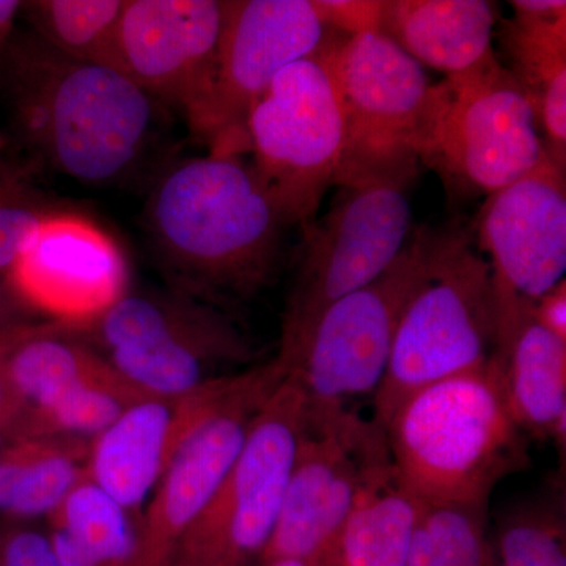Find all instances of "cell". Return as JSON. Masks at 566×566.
<instances>
[{"mask_svg": "<svg viewBox=\"0 0 566 566\" xmlns=\"http://www.w3.org/2000/svg\"><path fill=\"white\" fill-rule=\"evenodd\" d=\"M260 566H307L296 558H268V560H260Z\"/></svg>", "mask_w": 566, "mask_h": 566, "instance_id": "36", "label": "cell"}, {"mask_svg": "<svg viewBox=\"0 0 566 566\" xmlns=\"http://www.w3.org/2000/svg\"><path fill=\"white\" fill-rule=\"evenodd\" d=\"M147 398L114 367L63 394L41 409L22 412L13 438H69L93 441L133 405ZM10 439V441H11Z\"/></svg>", "mask_w": 566, "mask_h": 566, "instance_id": "26", "label": "cell"}, {"mask_svg": "<svg viewBox=\"0 0 566 566\" xmlns=\"http://www.w3.org/2000/svg\"><path fill=\"white\" fill-rule=\"evenodd\" d=\"M333 66L348 142L334 185L417 170L420 126L431 84L420 63L382 32L335 39Z\"/></svg>", "mask_w": 566, "mask_h": 566, "instance_id": "13", "label": "cell"}, {"mask_svg": "<svg viewBox=\"0 0 566 566\" xmlns=\"http://www.w3.org/2000/svg\"><path fill=\"white\" fill-rule=\"evenodd\" d=\"M22 10L20 0H0V63L17 35V20Z\"/></svg>", "mask_w": 566, "mask_h": 566, "instance_id": "34", "label": "cell"}, {"mask_svg": "<svg viewBox=\"0 0 566 566\" xmlns=\"http://www.w3.org/2000/svg\"><path fill=\"white\" fill-rule=\"evenodd\" d=\"M476 238L491 271L495 360L501 364L539 297L565 279V170L546 156L532 172L486 196L476 219Z\"/></svg>", "mask_w": 566, "mask_h": 566, "instance_id": "12", "label": "cell"}, {"mask_svg": "<svg viewBox=\"0 0 566 566\" xmlns=\"http://www.w3.org/2000/svg\"><path fill=\"white\" fill-rule=\"evenodd\" d=\"M144 227L169 286L226 308L270 285L290 223L251 163L210 153L164 170Z\"/></svg>", "mask_w": 566, "mask_h": 566, "instance_id": "2", "label": "cell"}, {"mask_svg": "<svg viewBox=\"0 0 566 566\" xmlns=\"http://www.w3.org/2000/svg\"><path fill=\"white\" fill-rule=\"evenodd\" d=\"M406 566H499L486 509L420 502Z\"/></svg>", "mask_w": 566, "mask_h": 566, "instance_id": "27", "label": "cell"}, {"mask_svg": "<svg viewBox=\"0 0 566 566\" xmlns=\"http://www.w3.org/2000/svg\"><path fill=\"white\" fill-rule=\"evenodd\" d=\"M305 395L292 379L253 417L237 460L196 523L172 566H251L277 523L305 420Z\"/></svg>", "mask_w": 566, "mask_h": 566, "instance_id": "10", "label": "cell"}, {"mask_svg": "<svg viewBox=\"0 0 566 566\" xmlns=\"http://www.w3.org/2000/svg\"><path fill=\"white\" fill-rule=\"evenodd\" d=\"M18 303L51 323L81 327L129 290L120 245L77 210L41 221L3 275Z\"/></svg>", "mask_w": 566, "mask_h": 566, "instance_id": "15", "label": "cell"}, {"mask_svg": "<svg viewBox=\"0 0 566 566\" xmlns=\"http://www.w3.org/2000/svg\"><path fill=\"white\" fill-rule=\"evenodd\" d=\"M417 156L446 185L490 196L532 172L547 151L526 93L497 61L431 85Z\"/></svg>", "mask_w": 566, "mask_h": 566, "instance_id": "7", "label": "cell"}, {"mask_svg": "<svg viewBox=\"0 0 566 566\" xmlns=\"http://www.w3.org/2000/svg\"><path fill=\"white\" fill-rule=\"evenodd\" d=\"M495 21L485 0H385L381 32L417 63L449 77L499 61Z\"/></svg>", "mask_w": 566, "mask_h": 566, "instance_id": "20", "label": "cell"}, {"mask_svg": "<svg viewBox=\"0 0 566 566\" xmlns=\"http://www.w3.org/2000/svg\"><path fill=\"white\" fill-rule=\"evenodd\" d=\"M11 125L52 172L91 186L129 180L155 150L163 106L111 66L76 61L35 33L14 35L0 63Z\"/></svg>", "mask_w": 566, "mask_h": 566, "instance_id": "1", "label": "cell"}, {"mask_svg": "<svg viewBox=\"0 0 566 566\" xmlns=\"http://www.w3.org/2000/svg\"><path fill=\"white\" fill-rule=\"evenodd\" d=\"M385 433L395 471L422 504L486 509L502 480L531 465L497 360L411 395Z\"/></svg>", "mask_w": 566, "mask_h": 566, "instance_id": "3", "label": "cell"}, {"mask_svg": "<svg viewBox=\"0 0 566 566\" xmlns=\"http://www.w3.org/2000/svg\"><path fill=\"white\" fill-rule=\"evenodd\" d=\"M123 7L125 0H33L22 2L21 14L31 32L55 51L120 70L117 40Z\"/></svg>", "mask_w": 566, "mask_h": 566, "instance_id": "25", "label": "cell"}, {"mask_svg": "<svg viewBox=\"0 0 566 566\" xmlns=\"http://www.w3.org/2000/svg\"><path fill=\"white\" fill-rule=\"evenodd\" d=\"M506 403L527 438L565 446L566 342L528 318L504 359Z\"/></svg>", "mask_w": 566, "mask_h": 566, "instance_id": "21", "label": "cell"}, {"mask_svg": "<svg viewBox=\"0 0 566 566\" xmlns=\"http://www.w3.org/2000/svg\"><path fill=\"white\" fill-rule=\"evenodd\" d=\"M14 483L6 515L14 521L48 517L87 475L91 442L69 438L11 439Z\"/></svg>", "mask_w": 566, "mask_h": 566, "instance_id": "24", "label": "cell"}, {"mask_svg": "<svg viewBox=\"0 0 566 566\" xmlns=\"http://www.w3.org/2000/svg\"><path fill=\"white\" fill-rule=\"evenodd\" d=\"M0 566H2V564H0Z\"/></svg>", "mask_w": 566, "mask_h": 566, "instance_id": "39", "label": "cell"}, {"mask_svg": "<svg viewBox=\"0 0 566 566\" xmlns=\"http://www.w3.org/2000/svg\"><path fill=\"white\" fill-rule=\"evenodd\" d=\"M22 412L24 405L0 364V431L9 436V441L13 438L14 428L20 422Z\"/></svg>", "mask_w": 566, "mask_h": 566, "instance_id": "33", "label": "cell"}, {"mask_svg": "<svg viewBox=\"0 0 566 566\" xmlns=\"http://www.w3.org/2000/svg\"><path fill=\"white\" fill-rule=\"evenodd\" d=\"M436 232H417L374 282L335 301L292 352L277 354L311 405L346 406L376 392L395 334L430 270Z\"/></svg>", "mask_w": 566, "mask_h": 566, "instance_id": "9", "label": "cell"}, {"mask_svg": "<svg viewBox=\"0 0 566 566\" xmlns=\"http://www.w3.org/2000/svg\"><path fill=\"white\" fill-rule=\"evenodd\" d=\"M285 376V367L277 357L264 363L255 385L182 447L139 516L134 566H172L182 536L188 534L237 460L253 417Z\"/></svg>", "mask_w": 566, "mask_h": 566, "instance_id": "18", "label": "cell"}, {"mask_svg": "<svg viewBox=\"0 0 566 566\" xmlns=\"http://www.w3.org/2000/svg\"><path fill=\"white\" fill-rule=\"evenodd\" d=\"M245 151L290 226L314 221L344 161L348 129L331 66V32L283 69L245 114Z\"/></svg>", "mask_w": 566, "mask_h": 566, "instance_id": "6", "label": "cell"}, {"mask_svg": "<svg viewBox=\"0 0 566 566\" xmlns=\"http://www.w3.org/2000/svg\"><path fill=\"white\" fill-rule=\"evenodd\" d=\"M532 319L551 334L566 342V282L565 279L539 297L532 311Z\"/></svg>", "mask_w": 566, "mask_h": 566, "instance_id": "32", "label": "cell"}, {"mask_svg": "<svg viewBox=\"0 0 566 566\" xmlns=\"http://www.w3.org/2000/svg\"><path fill=\"white\" fill-rule=\"evenodd\" d=\"M65 331L147 397L192 392L259 356L227 308L174 286L128 290L92 323Z\"/></svg>", "mask_w": 566, "mask_h": 566, "instance_id": "5", "label": "cell"}, {"mask_svg": "<svg viewBox=\"0 0 566 566\" xmlns=\"http://www.w3.org/2000/svg\"><path fill=\"white\" fill-rule=\"evenodd\" d=\"M66 210L76 208L40 191L25 174L0 169V274H7L41 221Z\"/></svg>", "mask_w": 566, "mask_h": 566, "instance_id": "29", "label": "cell"}, {"mask_svg": "<svg viewBox=\"0 0 566 566\" xmlns=\"http://www.w3.org/2000/svg\"><path fill=\"white\" fill-rule=\"evenodd\" d=\"M319 18L331 32L346 36L381 32L385 0H314Z\"/></svg>", "mask_w": 566, "mask_h": 566, "instance_id": "30", "label": "cell"}, {"mask_svg": "<svg viewBox=\"0 0 566 566\" xmlns=\"http://www.w3.org/2000/svg\"><path fill=\"white\" fill-rule=\"evenodd\" d=\"M419 509L387 457L357 495L338 542L337 566H406Z\"/></svg>", "mask_w": 566, "mask_h": 566, "instance_id": "23", "label": "cell"}, {"mask_svg": "<svg viewBox=\"0 0 566 566\" xmlns=\"http://www.w3.org/2000/svg\"><path fill=\"white\" fill-rule=\"evenodd\" d=\"M416 175L398 170L342 182L326 214L304 227L279 353L292 352L331 304L374 282L400 255L411 233Z\"/></svg>", "mask_w": 566, "mask_h": 566, "instance_id": "8", "label": "cell"}, {"mask_svg": "<svg viewBox=\"0 0 566 566\" xmlns=\"http://www.w3.org/2000/svg\"><path fill=\"white\" fill-rule=\"evenodd\" d=\"M2 566H61L46 532L17 526L0 534Z\"/></svg>", "mask_w": 566, "mask_h": 566, "instance_id": "31", "label": "cell"}, {"mask_svg": "<svg viewBox=\"0 0 566 566\" xmlns=\"http://www.w3.org/2000/svg\"><path fill=\"white\" fill-rule=\"evenodd\" d=\"M387 457L386 433L371 420L348 406L307 401L292 475L260 560L285 557L307 566H337L346 520L368 476Z\"/></svg>", "mask_w": 566, "mask_h": 566, "instance_id": "11", "label": "cell"}, {"mask_svg": "<svg viewBox=\"0 0 566 566\" xmlns=\"http://www.w3.org/2000/svg\"><path fill=\"white\" fill-rule=\"evenodd\" d=\"M21 308L24 307L18 303L6 281L0 282V334L7 333L11 327L28 323L21 318Z\"/></svg>", "mask_w": 566, "mask_h": 566, "instance_id": "35", "label": "cell"}, {"mask_svg": "<svg viewBox=\"0 0 566 566\" xmlns=\"http://www.w3.org/2000/svg\"><path fill=\"white\" fill-rule=\"evenodd\" d=\"M497 356L491 271L468 230L438 234L430 270L406 305L371 422L385 431L411 395L452 376L482 370Z\"/></svg>", "mask_w": 566, "mask_h": 566, "instance_id": "4", "label": "cell"}, {"mask_svg": "<svg viewBox=\"0 0 566 566\" xmlns=\"http://www.w3.org/2000/svg\"><path fill=\"white\" fill-rule=\"evenodd\" d=\"M499 31L506 71L534 107L547 156L566 169V2L512 0Z\"/></svg>", "mask_w": 566, "mask_h": 566, "instance_id": "19", "label": "cell"}, {"mask_svg": "<svg viewBox=\"0 0 566 566\" xmlns=\"http://www.w3.org/2000/svg\"><path fill=\"white\" fill-rule=\"evenodd\" d=\"M329 32L314 0H226L214 80L191 132L214 155L243 156L251 104L283 69L315 54Z\"/></svg>", "mask_w": 566, "mask_h": 566, "instance_id": "14", "label": "cell"}, {"mask_svg": "<svg viewBox=\"0 0 566 566\" xmlns=\"http://www.w3.org/2000/svg\"><path fill=\"white\" fill-rule=\"evenodd\" d=\"M263 365L223 376L192 392L147 397L91 441L87 476L133 515L205 424L255 385Z\"/></svg>", "mask_w": 566, "mask_h": 566, "instance_id": "16", "label": "cell"}, {"mask_svg": "<svg viewBox=\"0 0 566 566\" xmlns=\"http://www.w3.org/2000/svg\"><path fill=\"white\" fill-rule=\"evenodd\" d=\"M6 442H9V436L3 433V431H0V449H2L3 444H6Z\"/></svg>", "mask_w": 566, "mask_h": 566, "instance_id": "38", "label": "cell"}, {"mask_svg": "<svg viewBox=\"0 0 566 566\" xmlns=\"http://www.w3.org/2000/svg\"><path fill=\"white\" fill-rule=\"evenodd\" d=\"M494 545L499 566H566L564 495H535L506 510Z\"/></svg>", "mask_w": 566, "mask_h": 566, "instance_id": "28", "label": "cell"}, {"mask_svg": "<svg viewBox=\"0 0 566 566\" xmlns=\"http://www.w3.org/2000/svg\"><path fill=\"white\" fill-rule=\"evenodd\" d=\"M7 148V139L6 137L0 134V158H2L3 151H6Z\"/></svg>", "mask_w": 566, "mask_h": 566, "instance_id": "37", "label": "cell"}, {"mask_svg": "<svg viewBox=\"0 0 566 566\" xmlns=\"http://www.w3.org/2000/svg\"><path fill=\"white\" fill-rule=\"evenodd\" d=\"M226 0H125L118 24L123 73L196 126L210 96Z\"/></svg>", "mask_w": 566, "mask_h": 566, "instance_id": "17", "label": "cell"}, {"mask_svg": "<svg viewBox=\"0 0 566 566\" xmlns=\"http://www.w3.org/2000/svg\"><path fill=\"white\" fill-rule=\"evenodd\" d=\"M46 520L61 566H134L139 516L87 475Z\"/></svg>", "mask_w": 566, "mask_h": 566, "instance_id": "22", "label": "cell"}]
</instances>
